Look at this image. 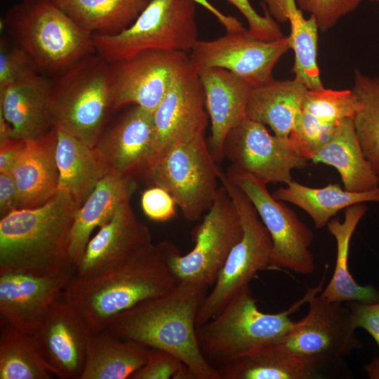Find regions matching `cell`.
<instances>
[{"label": "cell", "mask_w": 379, "mask_h": 379, "mask_svg": "<svg viewBox=\"0 0 379 379\" xmlns=\"http://www.w3.org/2000/svg\"><path fill=\"white\" fill-rule=\"evenodd\" d=\"M79 208L58 190L44 205L16 209L0 219V273L53 277L75 272L69 253Z\"/></svg>", "instance_id": "cell-1"}, {"label": "cell", "mask_w": 379, "mask_h": 379, "mask_svg": "<svg viewBox=\"0 0 379 379\" xmlns=\"http://www.w3.org/2000/svg\"><path fill=\"white\" fill-rule=\"evenodd\" d=\"M208 288L180 281L170 293L124 311L106 329L118 338L174 354L197 379H218L217 369L204 358L197 338V317Z\"/></svg>", "instance_id": "cell-2"}, {"label": "cell", "mask_w": 379, "mask_h": 379, "mask_svg": "<svg viewBox=\"0 0 379 379\" xmlns=\"http://www.w3.org/2000/svg\"><path fill=\"white\" fill-rule=\"evenodd\" d=\"M179 279L152 243L125 265L92 277L74 274L63 294L91 333L105 330L124 311L172 291Z\"/></svg>", "instance_id": "cell-3"}, {"label": "cell", "mask_w": 379, "mask_h": 379, "mask_svg": "<svg viewBox=\"0 0 379 379\" xmlns=\"http://www.w3.org/2000/svg\"><path fill=\"white\" fill-rule=\"evenodd\" d=\"M325 274L314 288H307L305 295L283 312H261L250 285L235 294L222 310L197 327L199 350L205 360L218 368L243 356L279 343L295 321L290 315L321 291Z\"/></svg>", "instance_id": "cell-4"}, {"label": "cell", "mask_w": 379, "mask_h": 379, "mask_svg": "<svg viewBox=\"0 0 379 379\" xmlns=\"http://www.w3.org/2000/svg\"><path fill=\"white\" fill-rule=\"evenodd\" d=\"M2 22L1 27L29 55L42 75L57 77L95 53L93 34L52 0H22L8 11Z\"/></svg>", "instance_id": "cell-5"}, {"label": "cell", "mask_w": 379, "mask_h": 379, "mask_svg": "<svg viewBox=\"0 0 379 379\" xmlns=\"http://www.w3.org/2000/svg\"><path fill=\"white\" fill-rule=\"evenodd\" d=\"M51 112L54 126L95 147L114 112L109 63L94 53L57 77Z\"/></svg>", "instance_id": "cell-6"}, {"label": "cell", "mask_w": 379, "mask_h": 379, "mask_svg": "<svg viewBox=\"0 0 379 379\" xmlns=\"http://www.w3.org/2000/svg\"><path fill=\"white\" fill-rule=\"evenodd\" d=\"M197 4L193 0H150L123 31L93 34L95 53L111 64L148 50L190 51L199 40Z\"/></svg>", "instance_id": "cell-7"}, {"label": "cell", "mask_w": 379, "mask_h": 379, "mask_svg": "<svg viewBox=\"0 0 379 379\" xmlns=\"http://www.w3.org/2000/svg\"><path fill=\"white\" fill-rule=\"evenodd\" d=\"M204 134H198L157 155L142 176L166 190L187 221L199 220L213 205L222 172Z\"/></svg>", "instance_id": "cell-8"}, {"label": "cell", "mask_w": 379, "mask_h": 379, "mask_svg": "<svg viewBox=\"0 0 379 379\" xmlns=\"http://www.w3.org/2000/svg\"><path fill=\"white\" fill-rule=\"evenodd\" d=\"M243 227L238 211L222 184L211 208L192 231L193 248L182 255L172 243L157 246L179 281L213 286L232 248L241 239Z\"/></svg>", "instance_id": "cell-9"}, {"label": "cell", "mask_w": 379, "mask_h": 379, "mask_svg": "<svg viewBox=\"0 0 379 379\" xmlns=\"http://www.w3.org/2000/svg\"><path fill=\"white\" fill-rule=\"evenodd\" d=\"M220 182L238 211L243 234L230 251L211 291L201 306L197 327L218 314L235 294L249 285L259 271L269 269L272 253L271 237L250 199L223 173Z\"/></svg>", "instance_id": "cell-10"}, {"label": "cell", "mask_w": 379, "mask_h": 379, "mask_svg": "<svg viewBox=\"0 0 379 379\" xmlns=\"http://www.w3.org/2000/svg\"><path fill=\"white\" fill-rule=\"evenodd\" d=\"M225 174L250 199L269 232L272 242L269 269L286 268L304 275L312 273L315 262L310 251L314 237L312 230L251 173L230 166Z\"/></svg>", "instance_id": "cell-11"}, {"label": "cell", "mask_w": 379, "mask_h": 379, "mask_svg": "<svg viewBox=\"0 0 379 379\" xmlns=\"http://www.w3.org/2000/svg\"><path fill=\"white\" fill-rule=\"evenodd\" d=\"M307 315L295 321L279 347L307 358L334 363L359 349L349 307L314 295Z\"/></svg>", "instance_id": "cell-12"}, {"label": "cell", "mask_w": 379, "mask_h": 379, "mask_svg": "<svg viewBox=\"0 0 379 379\" xmlns=\"http://www.w3.org/2000/svg\"><path fill=\"white\" fill-rule=\"evenodd\" d=\"M225 157L231 166L251 173L266 185L288 184L293 180V170L305 168L308 161L290 138L272 135L265 125L247 117L229 133Z\"/></svg>", "instance_id": "cell-13"}, {"label": "cell", "mask_w": 379, "mask_h": 379, "mask_svg": "<svg viewBox=\"0 0 379 379\" xmlns=\"http://www.w3.org/2000/svg\"><path fill=\"white\" fill-rule=\"evenodd\" d=\"M289 48L288 36L267 41L253 37L246 29L210 41L198 40L189 59L197 71L222 68L255 86L273 79L275 65Z\"/></svg>", "instance_id": "cell-14"}, {"label": "cell", "mask_w": 379, "mask_h": 379, "mask_svg": "<svg viewBox=\"0 0 379 379\" xmlns=\"http://www.w3.org/2000/svg\"><path fill=\"white\" fill-rule=\"evenodd\" d=\"M189 62L186 52L148 50L109 64L114 112L133 104L153 113Z\"/></svg>", "instance_id": "cell-15"}, {"label": "cell", "mask_w": 379, "mask_h": 379, "mask_svg": "<svg viewBox=\"0 0 379 379\" xmlns=\"http://www.w3.org/2000/svg\"><path fill=\"white\" fill-rule=\"evenodd\" d=\"M90 333L79 312L62 293L32 335L39 355L54 376L80 379Z\"/></svg>", "instance_id": "cell-16"}, {"label": "cell", "mask_w": 379, "mask_h": 379, "mask_svg": "<svg viewBox=\"0 0 379 379\" xmlns=\"http://www.w3.org/2000/svg\"><path fill=\"white\" fill-rule=\"evenodd\" d=\"M208 119L203 86L190 62L153 112L155 157L175 145L204 134Z\"/></svg>", "instance_id": "cell-17"}, {"label": "cell", "mask_w": 379, "mask_h": 379, "mask_svg": "<svg viewBox=\"0 0 379 379\" xmlns=\"http://www.w3.org/2000/svg\"><path fill=\"white\" fill-rule=\"evenodd\" d=\"M94 148L107 174L142 175L155 157L153 113L134 105L106 127Z\"/></svg>", "instance_id": "cell-18"}, {"label": "cell", "mask_w": 379, "mask_h": 379, "mask_svg": "<svg viewBox=\"0 0 379 379\" xmlns=\"http://www.w3.org/2000/svg\"><path fill=\"white\" fill-rule=\"evenodd\" d=\"M74 274L43 277L0 273V321L33 335Z\"/></svg>", "instance_id": "cell-19"}, {"label": "cell", "mask_w": 379, "mask_h": 379, "mask_svg": "<svg viewBox=\"0 0 379 379\" xmlns=\"http://www.w3.org/2000/svg\"><path fill=\"white\" fill-rule=\"evenodd\" d=\"M152 243L149 228L137 218L129 204L90 239L74 274L92 277L119 267Z\"/></svg>", "instance_id": "cell-20"}, {"label": "cell", "mask_w": 379, "mask_h": 379, "mask_svg": "<svg viewBox=\"0 0 379 379\" xmlns=\"http://www.w3.org/2000/svg\"><path fill=\"white\" fill-rule=\"evenodd\" d=\"M359 108L352 90L307 89L289 138L300 154L310 160L340 124L347 118L353 119Z\"/></svg>", "instance_id": "cell-21"}, {"label": "cell", "mask_w": 379, "mask_h": 379, "mask_svg": "<svg viewBox=\"0 0 379 379\" xmlns=\"http://www.w3.org/2000/svg\"><path fill=\"white\" fill-rule=\"evenodd\" d=\"M344 363L307 358L277 345L239 357L217 368L218 379H315L343 375Z\"/></svg>", "instance_id": "cell-22"}, {"label": "cell", "mask_w": 379, "mask_h": 379, "mask_svg": "<svg viewBox=\"0 0 379 379\" xmlns=\"http://www.w3.org/2000/svg\"><path fill=\"white\" fill-rule=\"evenodd\" d=\"M203 86L206 108L211 119L209 147L218 162L224 157L230 131L246 117L250 84L227 69L204 68L197 71Z\"/></svg>", "instance_id": "cell-23"}, {"label": "cell", "mask_w": 379, "mask_h": 379, "mask_svg": "<svg viewBox=\"0 0 379 379\" xmlns=\"http://www.w3.org/2000/svg\"><path fill=\"white\" fill-rule=\"evenodd\" d=\"M51 86L48 77L36 73L0 90V114L11 125L13 138H36L54 127Z\"/></svg>", "instance_id": "cell-24"}, {"label": "cell", "mask_w": 379, "mask_h": 379, "mask_svg": "<svg viewBox=\"0 0 379 379\" xmlns=\"http://www.w3.org/2000/svg\"><path fill=\"white\" fill-rule=\"evenodd\" d=\"M25 147L11 172L19 195V209L41 206L58 191L57 132L25 140Z\"/></svg>", "instance_id": "cell-25"}, {"label": "cell", "mask_w": 379, "mask_h": 379, "mask_svg": "<svg viewBox=\"0 0 379 379\" xmlns=\"http://www.w3.org/2000/svg\"><path fill=\"white\" fill-rule=\"evenodd\" d=\"M137 188L132 178L107 174L77 209L72 225L69 253L75 267L80 262L93 231L107 223L130 200Z\"/></svg>", "instance_id": "cell-26"}, {"label": "cell", "mask_w": 379, "mask_h": 379, "mask_svg": "<svg viewBox=\"0 0 379 379\" xmlns=\"http://www.w3.org/2000/svg\"><path fill=\"white\" fill-rule=\"evenodd\" d=\"M310 160L335 168L346 190L361 192L379 187V175L365 156L351 118L340 124Z\"/></svg>", "instance_id": "cell-27"}, {"label": "cell", "mask_w": 379, "mask_h": 379, "mask_svg": "<svg viewBox=\"0 0 379 379\" xmlns=\"http://www.w3.org/2000/svg\"><path fill=\"white\" fill-rule=\"evenodd\" d=\"M307 88L293 80H272L253 86L246 116L268 126L276 135L287 138L293 131L302 99Z\"/></svg>", "instance_id": "cell-28"}, {"label": "cell", "mask_w": 379, "mask_h": 379, "mask_svg": "<svg viewBox=\"0 0 379 379\" xmlns=\"http://www.w3.org/2000/svg\"><path fill=\"white\" fill-rule=\"evenodd\" d=\"M55 128L58 190L67 193L79 208L107 171L94 147Z\"/></svg>", "instance_id": "cell-29"}, {"label": "cell", "mask_w": 379, "mask_h": 379, "mask_svg": "<svg viewBox=\"0 0 379 379\" xmlns=\"http://www.w3.org/2000/svg\"><path fill=\"white\" fill-rule=\"evenodd\" d=\"M150 349L107 329L91 333L80 379H130L146 363Z\"/></svg>", "instance_id": "cell-30"}, {"label": "cell", "mask_w": 379, "mask_h": 379, "mask_svg": "<svg viewBox=\"0 0 379 379\" xmlns=\"http://www.w3.org/2000/svg\"><path fill=\"white\" fill-rule=\"evenodd\" d=\"M262 3L276 21L290 23L288 37L295 54L291 69L294 79L310 90L324 88L317 62L319 30L314 18H305L295 0H262Z\"/></svg>", "instance_id": "cell-31"}, {"label": "cell", "mask_w": 379, "mask_h": 379, "mask_svg": "<svg viewBox=\"0 0 379 379\" xmlns=\"http://www.w3.org/2000/svg\"><path fill=\"white\" fill-rule=\"evenodd\" d=\"M367 210L365 203L352 205L345 208L343 222L331 219L326 225L336 241V261L332 277L320 295L330 301L362 303L379 301V291L371 285H359L348 268L350 240Z\"/></svg>", "instance_id": "cell-32"}, {"label": "cell", "mask_w": 379, "mask_h": 379, "mask_svg": "<svg viewBox=\"0 0 379 379\" xmlns=\"http://www.w3.org/2000/svg\"><path fill=\"white\" fill-rule=\"evenodd\" d=\"M272 196L274 199L291 203L305 211L312 218L316 229L326 226L340 210L366 202L379 203V187L355 192L342 188L340 185L314 188L292 180L286 187H280Z\"/></svg>", "instance_id": "cell-33"}, {"label": "cell", "mask_w": 379, "mask_h": 379, "mask_svg": "<svg viewBox=\"0 0 379 379\" xmlns=\"http://www.w3.org/2000/svg\"><path fill=\"white\" fill-rule=\"evenodd\" d=\"M79 26L91 34H116L130 26L148 0H52Z\"/></svg>", "instance_id": "cell-34"}, {"label": "cell", "mask_w": 379, "mask_h": 379, "mask_svg": "<svg viewBox=\"0 0 379 379\" xmlns=\"http://www.w3.org/2000/svg\"><path fill=\"white\" fill-rule=\"evenodd\" d=\"M32 335L0 321V379H52Z\"/></svg>", "instance_id": "cell-35"}, {"label": "cell", "mask_w": 379, "mask_h": 379, "mask_svg": "<svg viewBox=\"0 0 379 379\" xmlns=\"http://www.w3.org/2000/svg\"><path fill=\"white\" fill-rule=\"evenodd\" d=\"M352 91L360 108L353 123L363 151L379 175V77L354 71Z\"/></svg>", "instance_id": "cell-36"}, {"label": "cell", "mask_w": 379, "mask_h": 379, "mask_svg": "<svg viewBox=\"0 0 379 379\" xmlns=\"http://www.w3.org/2000/svg\"><path fill=\"white\" fill-rule=\"evenodd\" d=\"M39 73L29 55L8 37L0 40V90Z\"/></svg>", "instance_id": "cell-37"}, {"label": "cell", "mask_w": 379, "mask_h": 379, "mask_svg": "<svg viewBox=\"0 0 379 379\" xmlns=\"http://www.w3.org/2000/svg\"><path fill=\"white\" fill-rule=\"evenodd\" d=\"M362 0H295L298 7L310 13L319 30L326 32L333 28L340 18L356 9Z\"/></svg>", "instance_id": "cell-38"}, {"label": "cell", "mask_w": 379, "mask_h": 379, "mask_svg": "<svg viewBox=\"0 0 379 379\" xmlns=\"http://www.w3.org/2000/svg\"><path fill=\"white\" fill-rule=\"evenodd\" d=\"M244 16L248 25V32L253 37L264 41H274L284 37L277 21L261 3L264 16L258 14L248 0H227Z\"/></svg>", "instance_id": "cell-39"}, {"label": "cell", "mask_w": 379, "mask_h": 379, "mask_svg": "<svg viewBox=\"0 0 379 379\" xmlns=\"http://www.w3.org/2000/svg\"><path fill=\"white\" fill-rule=\"evenodd\" d=\"M185 365L174 354L164 350L151 348L146 363L130 379H174Z\"/></svg>", "instance_id": "cell-40"}, {"label": "cell", "mask_w": 379, "mask_h": 379, "mask_svg": "<svg viewBox=\"0 0 379 379\" xmlns=\"http://www.w3.org/2000/svg\"><path fill=\"white\" fill-rule=\"evenodd\" d=\"M140 204L145 215L154 221H168L176 214V204L172 196L159 186H152L145 190Z\"/></svg>", "instance_id": "cell-41"}, {"label": "cell", "mask_w": 379, "mask_h": 379, "mask_svg": "<svg viewBox=\"0 0 379 379\" xmlns=\"http://www.w3.org/2000/svg\"><path fill=\"white\" fill-rule=\"evenodd\" d=\"M347 306L354 327L365 329L379 347V301L373 303L352 301Z\"/></svg>", "instance_id": "cell-42"}, {"label": "cell", "mask_w": 379, "mask_h": 379, "mask_svg": "<svg viewBox=\"0 0 379 379\" xmlns=\"http://www.w3.org/2000/svg\"><path fill=\"white\" fill-rule=\"evenodd\" d=\"M19 209L18 188L11 171L0 172V218Z\"/></svg>", "instance_id": "cell-43"}, {"label": "cell", "mask_w": 379, "mask_h": 379, "mask_svg": "<svg viewBox=\"0 0 379 379\" xmlns=\"http://www.w3.org/2000/svg\"><path fill=\"white\" fill-rule=\"evenodd\" d=\"M25 145V140L15 138L0 141V172L11 171Z\"/></svg>", "instance_id": "cell-44"}, {"label": "cell", "mask_w": 379, "mask_h": 379, "mask_svg": "<svg viewBox=\"0 0 379 379\" xmlns=\"http://www.w3.org/2000/svg\"><path fill=\"white\" fill-rule=\"evenodd\" d=\"M213 14L220 23L225 28L227 32H243L246 29L243 23L237 18L225 15L215 7L208 0H193Z\"/></svg>", "instance_id": "cell-45"}, {"label": "cell", "mask_w": 379, "mask_h": 379, "mask_svg": "<svg viewBox=\"0 0 379 379\" xmlns=\"http://www.w3.org/2000/svg\"><path fill=\"white\" fill-rule=\"evenodd\" d=\"M368 376L371 379H379V357L374 358L369 364L364 366Z\"/></svg>", "instance_id": "cell-46"}, {"label": "cell", "mask_w": 379, "mask_h": 379, "mask_svg": "<svg viewBox=\"0 0 379 379\" xmlns=\"http://www.w3.org/2000/svg\"><path fill=\"white\" fill-rule=\"evenodd\" d=\"M370 1H374V2H377V3H378V4H379V0H370Z\"/></svg>", "instance_id": "cell-47"}]
</instances>
